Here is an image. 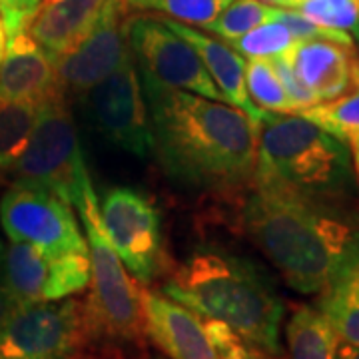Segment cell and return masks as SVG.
Listing matches in <instances>:
<instances>
[{
  "mask_svg": "<svg viewBox=\"0 0 359 359\" xmlns=\"http://www.w3.org/2000/svg\"><path fill=\"white\" fill-rule=\"evenodd\" d=\"M138 74L152 122L154 154L172 178L200 190L252 186L257 126L240 108Z\"/></svg>",
  "mask_w": 359,
  "mask_h": 359,
  "instance_id": "obj_1",
  "label": "cell"
},
{
  "mask_svg": "<svg viewBox=\"0 0 359 359\" xmlns=\"http://www.w3.org/2000/svg\"><path fill=\"white\" fill-rule=\"evenodd\" d=\"M242 222L245 236L299 294H318L359 244V224L334 202L271 182H252Z\"/></svg>",
  "mask_w": 359,
  "mask_h": 359,
  "instance_id": "obj_2",
  "label": "cell"
},
{
  "mask_svg": "<svg viewBox=\"0 0 359 359\" xmlns=\"http://www.w3.org/2000/svg\"><path fill=\"white\" fill-rule=\"evenodd\" d=\"M160 292L205 320L228 325L259 351L282 355L285 306L268 273L252 259L214 245L196 248L168 271Z\"/></svg>",
  "mask_w": 359,
  "mask_h": 359,
  "instance_id": "obj_3",
  "label": "cell"
},
{
  "mask_svg": "<svg viewBox=\"0 0 359 359\" xmlns=\"http://www.w3.org/2000/svg\"><path fill=\"white\" fill-rule=\"evenodd\" d=\"M254 180L335 204L353 190L355 176L346 142L304 116L266 112L257 128Z\"/></svg>",
  "mask_w": 359,
  "mask_h": 359,
  "instance_id": "obj_4",
  "label": "cell"
},
{
  "mask_svg": "<svg viewBox=\"0 0 359 359\" xmlns=\"http://www.w3.org/2000/svg\"><path fill=\"white\" fill-rule=\"evenodd\" d=\"M90 256L88 295L82 299L90 358L124 359L146 353L142 287L110 244L98 200L80 210Z\"/></svg>",
  "mask_w": 359,
  "mask_h": 359,
  "instance_id": "obj_5",
  "label": "cell"
},
{
  "mask_svg": "<svg viewBox=\"0 0 359 359\" xmlns=\"http://www.w3.org/2000/svg\"><path fill=\"white\" fill-rule=\"evenodd\" d=\"M11 180L56 194L78 212L92 200H98L65 96L39 106L36 122L22 154L14 162Z\"/></svg>",
  "mask_w": 359,
  "mask_h": 359,
  "instance_id": "obj_6",
  "label": "cell"
},
{
  "mask_svg": "<svg viewBox=\"0 0 359 359\" xmlns=\"http://www.w3.org/2000/svg\"><path fill=\"white\" fill-rule=\"evenodd\" d=\"M0 359H90L82 299L20 304L0 325Z\"/></svg>",
  "mask_w": 359,
  "mask_h": 359,
  "instance_id": "obj_7",
  "label": "cell"
},
{
  "mask_svg": "<svg viewBox=\"0 0 359 359\" xmlns=\"http://www.w3.org/2000/svg\"><path fill=\"white\" fill-rule=\"evenodd\" d=\"M98 210L110 244L136 282L150 285L168 276L170 262L164 254L160 214L144 194L116 186L104 194Z\"/></svg>",
  "mask_w": 359,
  "mask_h": 359,
  "instance_id": "obj_8",
  "label": "cell"
},
{
  "mask_svg": "<svg viewBox=\"0 0 359 359\" xmlns=\"http://www.w3.org/2000/svg\"><path fill=\"white\" fill-rule=\"evenodd\" d=\"M88 120L116 148L148 158L154 154V134L132 50L120 65L82 96Z\"/></svg>",
  "mask_w": 359,
  "mask_h": 359,
  "instance_id": "obj_9",
  "label": "cell"
},
{
  "mask_svg": "<svg viewBox=\"0 0 359 359\" xmlns=\"http://www.w3.org/2000/svg\"><path fill=\"white\" fill-rule=\"evenodd\" d=\"M126 30L138 72L148 74L170 88L186 90L226 102L196 50L156 14L128 16Z\"/></svg>",
  "mask_w": 359,
  "mask_h": 359,
  "instance_id": "obj_10",
  "label": "cell"
},
{
  "mask_svg": "<svg viewBox=\"0 0 359 359\" xmlns=\"http://www.w3.org/2000/svg\"><path fill=\"white\" fill-rule=\"evenodd\" d=\"M0 226L11 242L48 252H88L72 205L44 188L13 182L0 198Z\"/></svg>",
  "mask_w": 359,
  "mask_h": 359,
  "instance_id": "obj_11",
  "label": "cell"
},
{
  "mask_svg": "<svg viewBox=\"0 0 359 359\" xmlns=\"http://www.w3.org/2000/svg\"><path fill=\"white\" fill-rule=\"evenodd\" d=\"M0 282L18 304L56 302L80 294L90 283L88 252H48L26 242L6 245Z\"/></svg>",
  "mask_w": 359,
  "mask_h": 359,
  "instance_id": "obj_12",
  "label": "cell"
},
{
  "mask_svg": "<svg viewBox=\"0 0 359 359\" xmlns=\"http://www.w3.org/2000/svg\"><path fill=\"white\" fill-rule=\"evenodd\" d=\"M128 6L124 0H104L102 8L88 32L56 60V74L65 96H82L108 76L124 54L128 44Z\"/></svg>",
  "mask_w": 359,
  "mask_h": 359,
  "instance_id": "obj_13",
  "label": "cell"
},
{
  "mask_svg": "<svg viewBox=\"0 0 359 359\" xmlns=\"http://www.w3.org/2000/svg\"><path fill=\"white\" fill-rule=\"evenodd\" d=\"M146 337L170 359H219L202 316L162 292L142 287Z\"/></svg>",
  "mask_w": 359,
  "mask_h": 359,
  "instance_id": "obj_14",
  "label": "cell"
},
{
  "mask_svg": "<svg viewBox=\"0 0 359 359\" xmlns=\"http://www.w3.org/2000/svg\"><path fill=\"white\" fill-rule=\"evenodd\" d=\"M283 56L297 80L316 96L318 104L339 98L359 86V52L355 44L295 40Z\"/></svg>",
  "mask_w": 359,
  "mask_h": 359,
  "instance_id": "obj_15",
  "label": "cell"
},
{
  "mask_svg": "<svg viewBox=\"0 0 359 359\" xmlns=\"http://www.w3.org/2000/svg\"><path fill=\"white\" fill-rule=\"evenodd\" d=\"M65 96L56 65L34 39L22 30L6 40L0 58V102H28L40 106Z\"/></svg>",
  "mask_w": 359,
  "mask_h": 359,
  "instance_id": "obj_16",
  "label": "cell"
},
{
  "mask_svg": "<svg viewBox=\"0 0 359 359\" xmlns=\"http://www.w3.org/2000/svg\"><path fill=\"white\" fill-rule=\"evenodd\" d=\"M158 18L168 28H172L178 36L186 40L196 50V54L200 56V60L204 62L208 74L214 80V84L224 94L226 102L240 108L259 128V122H262V118L266 114V110L257 108L256 104L250 100V96H248L244 56H240L228 42L205 36L204 32L196 30L194 26L172 20V18H166V16H158Z\"/></svg>",
  "mask_w": 359,
  "mask_h": 359,
  "instance_id": "obj_17",
  "label": "cell"
},
{
  "mask_svg": "<svg viewBox=\"0 0 359 359\" xmlns=\"http://www.w3.org/2000/svg\"><path fill=\"white\" fill-rule=\"evenodd\" d=\"M104 0H46L26 32L56 65L88 32Z\"/></svg>",
  "mask_w": 359,
  "mask_h": 359,
  "instance_id": "obj_18",
  "label": "cell"
},
{
  "mask_svg": "<svg viewBox=\"0 0 359 359\" xmlns=\"http://www.w3.org/2000/svg\"><path fill=\"white\" fill-rule=\"evenodd\" d=\"M318 309L332 323L341 344L359 347V244L318 292Z\"/></svg>",
  "mask_w": 359,
  "mask_h": 359,
  "instance_id": "obj_19",
  "label": "cell"
},
{
  "mask_svg": "<svg viewBox=\"0 0 359 359\" xmlns=\"http://www.w3.org/2000/svg\"><path fill=\"white\" fill-rule=\"evenodd\" d=\"M290 359H335L339 335L318 308L299 306L285 323Z\"/></svg>",
  "mask_w": 359,
  "mask_h": 359,
  "instance_id": "obj_20",
  "label": "cell"
},
{
  "mask_svg": "<svg viewBox=\"0 0 359 359\" xmlns=\"http://www.w3.org/2000/svg\"><path fill=\"white\" fill-rule=\"evenodd\" d=\"M39 106L28 102H0V184L11 178L14 162L22 154Z\"/></svg>",
  "mask_w": 359,
  "mask_h": 359,
  "instance_id": "obj_21",
  "label": "cell"
},
{
  "mask_svg": "<svg viewBox=\"0 0 359 359\" xmlns=\"http://www.w3.org/2000/svg\"><path fill=\"white\" fill-rule=\"evenodd\" d=\"M245 90L250 100L266 112L295 114V106L269 58L245 60Z\"/></svg>",
  "mask_w": 359,
  "mask_h": 359,
  "instance_id": "obj_22",
  "label": "cell"
},
{
  "mask_svg": "<svg viewBox=\"0 0 359 359\" xmlns=\"http://www.w3.org/2000/svg\"><path fill=\"white\" fill-rule=\"evenodd\" d=\"M280 6H271L262 0H231L222 13L204 26V30L216 34L224 42L244 36L256 26L276 20Z\"/></svg>",
  "mask_w": 359,
  "mask_h": 359,
  "instance_id": "obj_23",
  "label": "cell"
},
{
  "mask_svg": "<svg viewBox=\"0 0 359 359\" xmlns=\"http://www.w3.org/2000/svg\"><path fill=\"white\" fill-rule=\"evenodd\" d=\"M295 114L308 118L332 136L346 142V136L351 130H359V86L341 94L339 98L313 104Z\"/></svg>",
  "mask_w": 359,
  "mask_h": 359,
  "instance_id": "obj_24",
  "label": "cell"
},
{
  "mask_svg": "<svg viewBox=\"0 0 359 359\" xmlns=\"http://www.w3.org/2000/svg\"><path fill=\"white\" fill-rule=\"evenodd\" d=\"M231 0H124L134 11L158 13L184 25L204 28L218 16Z\"/></svg>",
  "mask_w": 359,
  "mask_h": 359,
  "instance_id": "obj_25",
  "label": "cell"
},
{
  "mask_svg": "<svg viewBox=\"0 0 359 359\" xmlns=\"http://www.w3.org/2000/svg\"><path fill=\"white\" fill-rule=\"evenodd\" d=\"M295 36L290 32L287 26H283L278 20H271L266 25L256 26L254 30L245 32L244 36L228 42L233 50L248 60L256 58H273L278 54H283L294 46Z\"/></svg>",
  "mask_w": 359,
  "mask_h": 359,
  "instance_id": "obj_26",
  "label": "cell"
},
{
  "mask_svg": "<svg viewBox=\"0 0 359 359\" xmlns=\"http://www.w3.org/2000/svg\"><path fill=\"white\" fill-rule=\"evenodd\" d=\"M309 20L347 32L359 42V0H308L297 8Z\"/></svg>",
  "mask_w": 359,
  "mask_h": 359,
  "instance_id": "obj_27",
  "label": "cell"
},
{
  "mask_svg": "<svg viewBox=\"0 0 359 359\" xmlns=\"http://www.w3.org/2000/svg\"><path fill=\"white\" fill-rule=\"evenodd\" d=\"M42 0H0V22L6 40L28 28Z\"/></svg>",
  "mask_w": 359,
  "mask_h": 359,
  "instance_id": "obj_28",
  "label": "cell"
},
{
  "mask_svg": "<svg viewBox=\"0 0 359 359\" xmlns=\"http://www.w3.org/2000/svg\"><path fill=\"white\" fill-rule=\"evenodd\" d=\"M18 306H20V304L14 299V295L2 285V282H0V325L6 321V318H8Z\"/></svg>",
  "mask_w": 359,
  "mask_h": 359,
  "instance_id": "obj_29",
  "label": "cell"
},
{
  "mask_svg": "<svg viewBox=\"0 0 359 359\" xmlns=\"http://www.w3.org/2000/svg\"><path fill=\"white\" fill-rule=\"evenodd\" d=\"M346 144L351 154V164H353V172L359 178V130H351L346 136Z\"/></svg>",
  "mask_w": 359,
  "mask_h": 359,
  "instance_id": "obj_30",
  "label": "cell"
},
{
  "mask_svg": "<svg viewBox=\"0 0 359 359\" xmlns=\"http://www.w3.org/2000/svg\"><path fill=\"white\" fill-rule=\"evenodd\" d=\"M335 359H359V347L347 346V344H339L337 358Z\"/></svg>",
  "mask_w": 359,
  "mask_h": 359,
  "instance_id": "obj_31",
  "label": "cell"
},
{
  "mask_svg": "<svg viewBox=\"0 0 359 359\" xmlns=\"http://www.w3.org/2000/svg\"><path fill=\"white\" fill-rule=\"evenodd\" d=\"M308 0H280V8H292V11H297L299 6H304Z\"/></svg>",
  "mask_w": 359,
  "mask_h": 359,
  "instance_id": "obj_32",
  "label": "cell"
},
{
  "mask_svg": "<svg viewBox=\"0 0 359 359\" xmlns=\"http://www.w3.org/2000/svg\"><path fill=\"white\" fill-rule=\"evenodd\" d=\"M4 46H6V36H4V28H2V22H0V58H2Z\"/></svg>",
  "mask_w": 359,
  "mask_h": 359,
  "instance_id": "obj_33",
  "label": "cell"
},
{
  "mask_svg": "<svg viewBox=\"0 0 359 359\" xmlns=\"http://www.w3.org/2000/svg\"><path fill=\"white\" fill-rule=\"evenodd\" d=\"M4 252H6V245H4L2 233H0V264H2V259H4Z\"/></svg>",
  "mask_w": 359,
  "mask_h": 359,
  "instance_id": "obj_34",
  "label": "cell"
},
{
  "mask_svg": "<svg viewBox=\"0 0 359 359\" xmlns=\"http://www.w3.org/2000/svg\"><path fill=\"white\" fill-rule=\"evenodd\" d=\"M266 4H271V6H280V0H262Z\"/></svg>",
  "mask_w": 359,
  "mask_h": 359,
  "instance_id": "obj_35",
  "label": "cell"
},
{
  "mask_svg": "<svg viewBox=\"0 0 359 359\" xmlns=\"http://www.w3.org/2000/svg\"><path fill=\"white\" fill-rule=\"evenodd\" d=\"M124 359H150V358H146V355H136V358H124Z\"/></svg>",
  "mask_w": 359,
  "mask_h": 359,
  "instance_id": "obj_36",
  "label": "cell"
}]
</instances>
